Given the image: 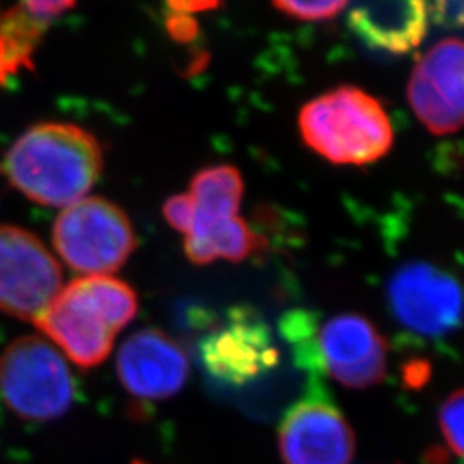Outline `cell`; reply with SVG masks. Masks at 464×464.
Returning <instances> with one entry per match:
<instances>
[{
  "label": "cell",
  "mask_w": 464,
  "mask_h": 464,
  "mask_svg": "<svg viewBox=\"0 0 464 464\" xmlns=\"http://www.w3.org/2000/svg\"><path fill=\"white\" fill-rule=\"evenodd\" d=\"M138 314L133 287L109 276L71 282L34 324L82 368L107 360L114 337Z\"/></svg>",
  "instance_id": "cell-2"
},
{
  "label": "cell",
  "mask_w": 464,
  "mask_h": 464,
  "mask_svg": "<svg viewBox=\"0 0 464 464\" xmlns=\"http://www.w3.org/2000/svg\"><path fill=\"white\" fill-rule=\"evenodd\" d=\"M389 299L399 322L421 335H444L463 320L459 282L430 264L401 266L389 284Z\"/></svg>",
  "instance_id": "cell-8"
},
{
  "label": "cell",
  "mask_w": 464,
  "mask_h": 464,
  "mask_svg": "<svg viewBox=\"0 0 464 464\" xmlns=\"http://www.w3.org/2000/svg\"><path fill=\"white\" fill-rule=\"evenodd\" d=\"M162 214L166 217L167 224L186 236L193 222V203L188 193L170 197L162 207Z\"/></svg>",
  "instance_id": "cell-19"
},
{
  "label": "cell",
  "mask_w": 464,
  "mask_h": 464,
  "mask_svg": "<svg viewBox=\"0 0 464 464\" xmlns=\"http://www.w3.org/2000/svg\"><path fill=\"white\" fill-rule=\"evenodd\" d=\"M52 241L66 266L88 276L117 272L138 245L126 212L99 197L66 207L55 218Z\"/></svg>",
  "instance_id": "cell-5"
},
{
  "label": "cell",
  "mask_w": 464,
  "mask_h": 464,
  "mask_svg": "<svg viewBox=\"0 0 464 464\" xmlns=\"http://www.w3.org/2000/svg\"><path fill=\"white\" fill-rule=\"evenodd\" d=\"M133 464H147V463H141V461H134Z\"/></svg>",
  "instance_id": "cell-22"
},
{
  "label": "cell",
  "mask_w": 464,
  "mask_h": 464,
  "mask_svg": "<svg viewBox=\"0 0 464 464\" xmlns=\"http://www.w3.org/2000/svg\"><path fill=\"white\" fill-rule=\"evenodd\" d=\"M63 285V270L34 232L0 226V312L34 322Z\"/></svg>",
  "instance_id": "cell-6"
},
{
  "label": "cell",
  "mask_w": 464,
  "mask_h": 464,
  "mask_svg": "<svg viewBox=\"0 0 464 464\" xmlns=\"http://www.w3.org/2000/svg\"><path fill=\"white\" fill-rule=\"evenodd\" d=\"M189 373L183 348L159 329L133 334L117 354V375L128 394L141 402L176 396Z\"/></svg>",
  "instance_id": "cell-10"
},
{
  "label": "cell",
  "mask_w": 464,
  "mask_h": 464,
  "mask_svg": "<svg viewBox=\"0 0 464 464\" xmlns=\"http://www.w3.org/2000/svg\"><path fill=\"white\" fill-rule=\"evenodd\" d=\"M199 358L217 381L241 385L274 365L277 353L266 325L248 312L236 310L199 343Z\"/></svg>",
  "instance_id": "cell-12"
},
{
  "label": "cell",
  "mask_w": 464,
  "mask_h": 464,
  "mask_svg": "<svg viewBox=\"0 0 464 464\" xmlns=\"http://www.w3.org/2000/svg\"><path fill=\"white\" fill-rule=\"evenodd\" d=\"M353 0H272L284 16L299 21H329L341 14Z\"/></svg>",
  "instance_id": "cell-17"
},
{
  "label": "cell",
  "mask_w": 464,
  "mask_h": 464,
  "mask_svg": "<svg viewBox=\"0 0 464 464\" xmlns=\"http://www.w3.org/2000/svg\"><path fill=\"white\" fill-rule=\"evenodd\" d=\"M318 348L327 373L348 389H368L385 377L387 344L366 316L344 314L327 320Z\"/></svg>",
  "instance_id": "cell-11"
},
{
  "label": "cell",
  "mask_w": 464,
  "mask_h": 464,
  "mask_svg": "<svg viewBox=\"0 0 464 464\" xmlns=\"http://www.w3.org/2000/svg\"><path fill=\"white\" fill-rule=\"evenodd\" d=\"M243 195L245 183L239 169L227 164L201 169L188 189L193 203V222L239 216Z\"/></svg>",
  "instance_id": "cell-15"
},
{
  "label": "cell",
  "mask_w": 464,
  "mask_h": 464,
  "mask_svg": "<svg viewBox=\"0 0 464 464\" xmlns=\"http://www.w3.org/2000/svg\"><path fill=\"white\" fill-rule=\"evenodd\" d=\"M0 172H2V170H0Z\"/></svg>",
  "instance_id": "cell-23"
},
{
  "label": "cell",
  "mask_w": 464,
  "mask_h": 464,
  "mask_svg": "<svg viewBox=\"0 0 464 464\" xmlns=\"http://www.w3.org/2000/svg\"><path fill=\"white\" fill-rule=\"evenodd\" d=\"M266 246V239L243 217L195 220L184 236V251L191 264L208 266L217 260L239 264Z\"/></svg>",
  "instance_id": "cell-14"
},
{
  "label": "cell",
  "mask_w": 464,
  "mask_h": 464,
  "mask_svg": "<svg viewBox=\"0 0 464 464\" xmlns=\"http://www.w3.org/2000/svg\"><path fill=\"white\" fill-rule=\"evenodd\" d=\"M19 4L32 16L52 24L53 19L63 16L71 7H74L76 0H21Z\"/></svg>",
  "instance_id": "cell-20"
},
{
  "label": "cell",
  "mask_w": 464,
  "mask_h": 464,
  "mask_svg": "<svg viewBox=\"0 0 464 464\" xmlns=\"http://www.w3.org/2000/svg\"><path fill=\"white\" fill-rule=\"evenodd\" d=\"M21 195L42 207L66 208L86 198L103 170L95 134L71 122H40L7 150L0 167Z\"/></svg>",
  "instance_id": "cell-1"
},
{
  "label": "cell",
  "mask_w": 464,
  "mask_h": 464,
  "mask_svg": "<svg viewBox=\"0 0 464 464\" xmlns=\"http://www.w3.org/2000/svg\"><path fill=\"white\" fill-rule=\"evenodd\" d=\"M408 102L430 133L463 130L464 40H440L420 57L408 82Z\"/></svg>",
  "instance_id": "cell-7"
},
{
  "label": "cell",
  "mask_w": 464,
  "mask_h": 464,
  "mask_svg": "<svg viewBox=\"0 0 464 464\" xmlns=\"http://www.w3.org/2000/svg\"><path fill=\"white\" fill-rule=\"evenodd\" d=\"M304 145L335 166L363 167L394 145V128L383 103L358 86H339L310 100L298 116Z\"/></svg>",
  "instance_id": "cell-3"
},
{
  "label": "cell",
  "mask_w": 464,
  "mask_h": 464,
  "mask_svg": "<svg viewBox=\"0 0 464 464\" xmlns=\"http://www.w3.org/2000/svg\"><path fill=\"white\" fill-rule=\"evenodd\" d=\"M49 26L21 4L0 16V88L24 69H34V53Z\"/></svg>",
  "instance_id": "cell-16"
},
{
  "label": "cell",
  "mask_w": 464,
  "mask_h": 464,
  "mask_svg": "<svg viewBox=\"0 0 464 464\" xmlns=\"http://www.w3.org/2000/svg\"><path fill=\"white\" fill-rule=\"evenodd\" d=\"M0 394L17 416L47 421L69 411L76 382L57 349L38 335H26L0 356Z\"/></svg>",
  "instance_id": "cell-4"
},
{
  "label": "cell",
  "mask_w": 464,
  "mask_h": 464,
  "mask_svg": "<svg viewBox=\"0 0 464 464\" xmlns=\"http://www.w3.org/2000/svg\"><path fill=\"white\" fill-rule=\"evenodd\" d=\"M437 9L458 23L464 24V0H435Z\"/></svg>",
  "instance_id": "cell-21"
},
{
  "label": "cell",
  "mask_w": 464,
  "mask_h": 464,
  "mask_svg": "<svg viewBox=\"0 0 464 464\" xmlns=\"http://www.w3.org/2000/svg\"><path fill=\"white\" fill-rule=\"evenodd\" d=\"M439 425L450 450L464 458V389L446 399L439 413Z\"/></svg>",
  "instance_id": "cell-18"
},
{
  "label": "cell",
  "mask_w": 464,
  "mask_h": 464,
  "mask_svg": "<svg viewBox=\"0 0 464 464\" xmlns=\"http://www.w3.org/2000/svg\"><path fill=\"white\" fill-rule=\"evenodd\" d=\"M279 450L284 464H351L356 439L334 404L304 399L281 423Z\"/></svg>",
  "instance_id": "cell-9"
},
{
  "label": "cell",
  "mask_w": 464,
  "mask_h": 464,
  "mask_svg": "<svg viewBox=\"0 0 464 464\" xmlns=\"http://www.w3.org/2000/svg\"><path fill=\"white\" fill-rule=\"evenodd\" d=\"M429 0H354L349 23L372 47L391 53L415 49L427 32Z\"/></svg>",
  "instance_id": "cell-13"
}]
</instances>
